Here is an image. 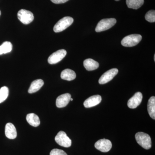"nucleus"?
I'll return each mask as SVG.
<instances>
[{
	"mask_svg": "<svg viewBox=\"0 0 155 155\" xmlns=\"http://www.w3.org/2000/svg\"><path fill=\"white\" fill-rule=\"evenodd\" d=\"M135 139L137 143L145 149L149 150L151 147V140L147 134L137 132L135 134Z\"/></svg>",
	"mask_w": 155,
	"mask_h": 155,
	"instance_id": "nucleus-1",
	"label": "nucleus"
},
{
	"mask_svg": "<svg viewBox=\"0 0 155 155\" xmlns=\"http://www.w3.org/2000/svg\"><path fill=\"white\" fill-rule=\"evenodd\" d=\"M142 36L139 34H132L125 37L121 41L122 46L131 47L138 44L142 40Z\"/></svg>",
	"mask_w": 155,
	"mask_h": 155,
	"instance_id": "nucleus-2",
	"label": "nucleus"
},
{
	"mask_svg": "<svg viewBox=\"0 0 155 155\" xmlns=\"http://www.w3.org/2000/svg\"><path fill=\"white\" fill-rule=\"evenodd\" d=\"M74 21L72 17H66L60 19L55 25L54 27V31L55 32H60L67 29L68 27L72 25Z\"/></svg>",
	"mask_w": 155,
	"mask_h": 155,
	"instance_id": "nucleus-3",
	"label": "nucleus"
},
{
	"mask_svg": "<svg viewBox=\"0 0 155 155\" xmlns=\"http://www.w3.org/2000/svg\"><path fill=\"white\" fill-rule=\"evenodd\" d=\"M116 20L115 18H108L102 19L98 23L95 31L99 32L108 30L116 24Z\"/></svg>",
	"mask_w": 155,
	"mask_h": 155,
	"instance_id": "nucleus-4",
	"label": "nucleus"
},
{
	"mask_svg": "<svg viewBox=\"0 0 155 155\" xmlns=\"http://www.w3.org/2000/svg\"><path fill=\"white\" fill-rule=\"evenodd\" d=\"M55 140L59 145L64 147H69L72 144V140L67 136V134L63 131L58 132Z\"/></svg>",
	"mask_w": 155,
	"mask_h": 155,
	"instance_id": "nucleus-5",
	"label": "nucleus"
},
{
	"mask_svg": "<svg viewBox=\"0 0 155 155\" xmlns=\"http://www.w3.org/2000/svg\"><path fill=\"white\" fill-rule=\"evenodd\" d=\"M17 17L19 21L24 24H28L33 21V14L30 11L21 9L18 12Z\"/></svg>",
	"mask_w": 155,
	"mask_h": 155,
	"instance_id": "nucleus-6",
	"label": "nucleus"
},
{
	"mask_svg": "<svg viewBox=\"0 0 155 155\" xmlns=\"http://www.w3.org/2000/svg\"><path fill=\"white\" fill-rule=\"evenodd\" d=\"M67 51L65 50H58L52 54L48 59V62L50 64H54L62 61L67 55Z\"/></svg>",
	"mask_w": 155,
	"mask_h": 155,
	"instance_id": "nucleus-7",
	"label": "nucleus"
},
{
	"mask_svg": "<svg viewBox=\"0 0 155 155\" xmlns=\"http://www.w3.org/2000/svg\"><path fill=\"white\" fill-rule=\"evenodd\" d=\"M94 147L97 150L102 152L107 153L111 150L112 144L110 140L106 139H103L98 140L95 143Z\"/></svg>",
	"mask_w": 155,
	"mask_h": 155,
	"instance_id": "nucleus-8",
	"label": "nucleus"
},
{
	"mask_svg": "<svg viewBox=\"0 0 155 155\" xmlns=\"http://www.w3.org/2000/svg\"><path fill=\"white\" fill-rule=\"evenodd\" d=\"M118 72L119 70L116 68L110 69L101 75L99 80V83L102 84L108 83L114 78Z\"/></svg>",
	"mask_w": 155,
	"mask_h": 155,
	"instance_id": "nucleus-9",
	"label": "nucleus"
},
{
	"mask_svg": "<svg viewBox=\"0 0 155 155\" xmlns=\"http://www.w3.org/2000/svg\"><path fill=\"white\" fill-rule=\"evenodd\" d=\"M142 98L143 95L141 92L136 93L134 95L128 100L127 106L130 109H135L141 104Z\"/></svg>",
	"mask_w": 155,
	"mask_h": 155,
	"instance_id": "nucleus-10",
	"label": "nucleus"
},
{
	"mask_svg": "<svg viewBox=\"0 0 155 155\" xmlns=\"http://www.w3.org/2000/svg\"><path fill=\"white\" fill-rule=\"evenodd\" d=\"M71 98V94L69 93L61 95L57 98L56 106L58 108L64 107L68 104Z\"/></svg>",
	"mask_w": 155,
	"mask_h": 155,
	"instance_id": "nucleus-11",
	"label": "nucleus"
},
{
	"mask_svg": "<svg viewBox=\"0 0 155 155\" xmlns=\"http://www.w3.org/2000/svg\"><path fill=\"white\" fill-rule=\"evenodd\" d=\"M102 101L101 97L96 95L89 97L84 103V106L86 108H90L98 105Z\"/></svg>",
	"mask_w": 155,
	"mask_h": 155,
	"instance_id": "nucleus-12",
	"label": "nucleus"
},
{
	"mask_svg": "<svg viewBox=\"0 0 155 155\" xmlns=\"http://www.w3.org/2000/svg\"><path fill=\"white\" fill-rule=\"evenodd\" d=\"M5 133L6 136L10 139H14L17 137V131L16 127L11 123H8L6 124L5 128Z\"/></svg>",
	"mask_w": 155,
	"mask_h": 155,
	"instance_id": "nucleus-13",
	"label": "nucleus"
},
{
	"mask_svg": "<svg viewBox=\"0 0 155 155\" xmlns=\"http://www.w3.org/2000/svg\"><path fill=\"white\" fill-rule=\"evenodd\" d=\"M44 84V82L42 79H37L34 81L31 84L30 87L28 89V92L30 94L36 92L43 86Z\"/></svg>",
	"mask_w": 155,
	"mask_h": 155,
	"instance_id": "nucleus-14",
	"label": "nucleus"
},
{
	"mask_svg": "<svg viewBox=\"0 0 155 155\" xmlns=\"http://www.w3.org/2000/svg\"><path fill=\"white\" fill-rule=\"evenodd\" d=\"M84 66L87 71H92L97 69L99 64L97 61L91 59H87L84 61Z\"/></svg>",
	"mask_w": 155,
	"mask_h": 155,
	"instance_id": "nucleus-15",
	"label": "nucleus"
},
{
	"mask_svg": "<svg viewBox=\"0 0 155 155\" xmlns=\"http://www.w3.org/2000/svg\"><path fill=\"white\" fill-rule=\"evenodd\" d=\"M76 75L75 72L71 69H64L61 73V78L64 80L72 81L76 78Z\"/></svg>",
	"mask_w": 155,
	"mask_h": 155,
	"instance_id": "nucleus-16",
	"label": "nucleus"
},
{
	"mask_svg": "<svg viewBox=\"0 0 155 155\" xmlns=\"http://www.w3.org/2000/svg\"><path fill=\"white\" fill-rule=\"evenodd\" d=\"M26 120L28 124L33 127H38L40 124L38 116L34 114H29L26 116Z\"/></svg>",
	"mask_w": 155,
	"mask_h": 155,
	"instance_id": "nucleus-17",
	"label": "nucleus"
},
{
	"mask_svg": "<svg viewBox=\"0 0 155 155\" xmlns=\"http://www.w3.org/2000/svg\"><path fill=\"white\" fill-rule=\"evenodd\" d=\"M147 110L150 116L153 119H155V97L152 96L149 100Z\"/></svg>",
	"mask_w": 155,
	"mask_h": 155,
	"instance_id": "nucleus-18",
	"label": "nucleus"
},
{
	"mask_svg": "<svg viewBox=\"0 0 155 155\" xmlns=\"http://www.w3.org/2000/svg\"><path fill=\"white\" fill-rule=\"evenodd\" d=\"M126 4L129 8L137 10L144 4V0H126Z\"/></svg>",
	"mask_w": 155,
	"mask_h": 155,
	"instance_id": "nucleus-19",
	"label": "nucleus"
},
{
	"mask_svg": "<svg viewBox=\"0 0 155 155\" xmlns=\"http://www.w3.org/2000/svg\"><path fill=\"white\" fill-rule=\"evenodd\" d=\"M12 44L9 41H5L0 46V55L10 52L12 50Z\"/></svg>",
	"mask_w": 155,
	"mask_h": 155,
	"instance_id": "nucleus-20",
	"label": "nucleus"
},
{
	"mask_svg": "<svg viewBox=\"0 0 155 155\" xmlns=\"http://www.w3.org/2000/svg\"><path fill=\"white\" fill-rule=\"evenodd\" d=\"M9 94V89L8 87L4 86L0 89V104L5 101Z\"/></svg>",
	"mask_w": 155,
	"mask_h": 155,
	"instance_id": "nucleus-21",
	"label": "nucleus"
},
{
	"mask_svg": "<svg viewBox=\"0 0 155 155\" xmlns=\"http://www.w3.org/2000/svg\"><path fill=\"white\" fill-rule=\"evenodd\" d=\"M146 20L150 22H155V11L154 10H150L147 12L145 16Z\"/></svg>",
	"mask_w": 155,
	"mask_h": 155,
	"instance_id": "nucleus-22",
	"label": "nucleus"
},
{
	"mask_svg": "<svg viewBox=\"0 0 155 155\" xmlns=\"http://www.w3.org/2000/svg\"><path fill=\"white\" fill-rule=\"evenodd\" d=\"M50 155H67V153L63 150L54 149L51 151Z\"/></svg>",
	"mask_w": 155,
	"mask_h": 155,
	"instance_id": "nucleus-23",
	"label": "nucleus"
},
{
	"mask_svg": "<svg viewBox=\"0 0 155 155\" xmlns=\"http://www.w3.org/2000/svg\"><path fill=\"white\" fill-rule=\"evenodd\" d=\"M51 1L54 4H59L66 3L69 0H51Z\"/></svg>",
	"mask_w": 155,
	"mask_h": 155,
	"instance_id": "nucleus-24",
	"label": "nucleus"
},
{
	"mask_svg": "<svg viewBox=\"0 0 155 155\" xmlns=\"http://www.w3.org/2000/svg\"><path fill=\"white\" fill-rule=\"evenodd\" d=\"M70 101H73V99H72V98H71V99H70Z\"/></svg>",
	"mask_w": 155,
	"mask_h": 155,
	"instance_id": "nucleus-25",
	"label": "nucleus"
},
{
	"mask_svg": "<svg viewBox=\"0 0 155 155\" xmlns=\"http://www.w3.org/2000/svg\"><path fill=\"white\" fill-rule=\"evenodd\" d=\"M1 11H0V16H1Z\"/></svg>",
	"mask_w": 155,
	"mask_h": 155,
	"instance_id": "nucleus-26",
	"label": "nucleus"
},
{
	"mask_svg": "<svg viewBox=\"0 0 155 155\" xmlns=\"http://www.w3.org/2000/svg\"><path fill=\"white\" fill-rule=\"evenodd\" d=\"M116 1H120V0H115Z\"/></svg>",
	"mask_w": 155,
	"mask_h": 155,
	"instance_id": "nucleus-27",
	"label": "nucleus"
},
{
	"mask_svg": "<svg viewBox=\"0 0 155 155\" xmlns=\"http://www.w3.org/2000/svg\"><path fill=\"white\" fill-rule=\"evenodd\" d=\"M154 61H155V55H154Z\"/></svg>",
	"mask_w": 155,
	"mask_h": 155,
	"instance_id": "nucleus-28",
	"label": "nucleus"
}]
</instances>
